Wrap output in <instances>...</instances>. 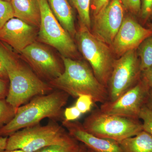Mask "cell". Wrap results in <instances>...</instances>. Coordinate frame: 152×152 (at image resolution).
I'll use <instances>...</instances> for the list:
<instances>
[{
	"instance_id": "1",
	"label": "cell",
	"mask_w": 152,
	"mask_h": 152,
	"mask_svg": "<svg viewBox=\"0 0 152 152\" xmlns=\"http://www.w3.org/2000/svg\"><path fill=\"white\" fill-rule=\"evenodd\" d=\"M69 96L66 93L58 90L33 98L29 102L20 107L12 119L0 129V137H9L22 129L40 124L46 118L53 121L61 119L63 108Z\"/></svg>"
},
{
	"instance_id": "2",
	"label": "cell",
	"mask_w": 152,
	"mask_h": 152,
	"mask_svg": "<svg viewBox=\"0 0 152 152\" xmlns=\"http://www.w3.org/2000/svg\"><path fill=\"white\" fill-rule=\"evenodd\" d=\"M62 58L64 72L50 82L49 85L52 88L63 91L74 98L88 95L95 102L102 104L107 102V89L98 80L87 64L71 58Z\"/></svg>"
},
{
	"instance_id": "3",
	"label": "cell",
	"mask_w": 152,
	"mask_h": 152,
	"mask_svg": "<svg viewBox=\"0 0 152 152\" xmlns=\"http://www.w3.org/2000/svg\"><path fill=\"white\" fill-rule=\"evenodd\" d=\"M4 65L10 82L6 99L16 113L20 107L33 98L53 91L50 85L19 62L8 50L5 56Z\"/></svg>"
},
{
	"instance_id": "4",
	"label": "cell",
	"mask_w": 152,
	"mask_h": 152,
	"mask_svg": "<svg viewBox=\"0 0 152 152\" xmlns=\"http://www.w3.org/2000/svg\"><path fill=\"white\" fill-rule=\"evenodd\" d=\"M77 141L63 126L53 120L45 126L39 124L12 134L8 137L6 150L35 152L48 146L66 145Z\"/></svg>"
},
{
	"instance_id": "5",
	"label": "cell",
	"mask_w": 152,
	"mask_h": 152,
	"mask_svg": "<svg viewBox=\"0 0 152 152\" xmlns=\"http://www.w3.org/2000/svg\"><path fill=\"white\" fill-rule=\"evenodd\" d=\"M82 124L87 132L96 137L118 142L143 131L140 119L104 113L99 109L93 111Z\"/></svg>"
},
{
	"instance_id": "6",
	"label": "cell",
	"mask_w": 152,
	"mask_h": 152,
	"mask_svg": "<svg viewBox=\"0 0 152 152\" xmlns=\"http://www.w3.org/2000/svg\"><path fill=\"white\" fill-rule=\"evenodd\" d=\"M79 49L91 65L95 77L107 89L115 59L107 44L80 25L75 35Z\"/></svg>"
},
{
	"instance_id": "7",
	"label": "cell",
	"mask_w": 152,
	"mask_h": 152,
	"mask_svg": "<svg viewBox=\"0 0 152 152\" xmlns=\"http://www.w3.org/2000/svg\"><path fill=\"white\" fill-rule=\"evenodd\" d=\"M41 22L38 37L41 42L56 49L62 57L71 58L77 54L72 37L60 24L51 10L48 0H38Z\"/></svg>"
},
{
	"instance_id": "8",
	"label": "cell",
	"mask_w": 152,
	"mask_h": 152,
	"mask_svg": "<svg viewBox=\"0 0 152 152\" xmlns=\"http://www.w3.org/2000/svg\"><path fill=\"white\" fill-rule=\"evenodd\" d=\"M140 61L137 49L115 60L107 87L109 102H113L135 86L141 80Z\"/></svg>"
},
{
	"instance_id": "9",
	"label": "cell",
	"mask_w": 152,
	"mask_h": 152,
	"mask_svg": "<svg viewBox=\"0 0 152 152\" xmlns=\"http://www.w3.org/2000/svg\"><path fill=\"white\" fill-rule=\"evenodd\" d=\"M150 89L141 79L135 86L115 100L101 104L100 110L107 114L139 119V114L145 105Z\"/></svg>"
},
{
	"instance_id": "10",
	"label": "cell",
	"mask_w": 152,
	"mask_h": 152,
	"mask_svg": "<svg viewBox=\"0 0 152 152\" xmlns=\"http://www.w3.org/2000/svg\"><path fill=\"white\" fill-rule=\"evenodd\" d=\"M124 10L120 0H110L94 16V34L105 43L111 45L124 18Z\"/></svg>"
},
{
	"instance_id": "11",
	"label": "cell",
	"mask_w": 152,
	"mask_h": 152,
	"mask_svg": "<svg viewBox=\"0 0 152 152\" xmlns=\"http://www.w3.org/2000/svg\"><path fill=\"white\" fill-rule=\"evenodd\" d=\"M21 53L36 73L50 82L64 72V68L53 53L42 44L34 42Z\"/></svg>"
},
{
	"instance_id": "12",
	"label": "cell",
	"mask_w": 152,
	"mask_h": 152,
	"mask_svg": "<svg viewBox=\"0 0 152 152\" xmlns=\"http://www.w3.org/2000/svg\"><path fill=\"white\" fill-rule=\"evenodd\" d=\"M152 35V31L144 27L131 16L124 17L122 24L111 45L112 51L121 57L137 49L140 44Z\"/></svg>"
},
{
	"instance_id": "13",
	"label": "cell",
	"mask_w": 152,
	"mask_h": 152,
	"mask_svg": "<svg viewBox=\"0 0 152 152\" xmlns=\"http://www.w3.org/2000/svg\"><path fill=\"white\" fill-rule=\"evenodd\" d=\"M36 36L35 27L18 18L11 19L0 29V40L20 53L35 42Z\"/></svg>"
},
{
	"instance_id": "14",
	"label": "cell",
	"mask_w": 152,
	"mask_h": 152,
	"mask_svg": "<svg viewBox=\"0 0 152 152\" xmlns=\"http://www.w3.org/2000/svg\"><path fill=\"white\" fill-rule=\"evenodd\" d=\"M62 123L72 137L95 152H124L118 142L90 134L78 121H68L64 119Z\"/></svg>"
},
{
	"instance_id": "15",
	"label": "cell",
	"mask_w": 152,
	"mask_h": 152,
	"mask_svg": "<svg viewBox=\"0 0 152 152\" xmlns=\"http://www.w3.org/2000/svg\"><path fill=\"white\" fill-rule=\"evenodd\" d=\"M15 17L39 27L41 13L38 0H11Z\"/></svg>"
},
{
	"instance_id": "16",
	"label": "cell",
	"mask_w": 152,
	"mask_h": 152,
	"mask_svg": "<svg viewBox=\"0 0 152 152\" xmlns=\"http://www.w3.org/2000/svg\"><path fill=\"white\" fill-rule=\"evenodd\" d=\"M49 5L57 20L70 35L75 36L77 31L72 10L67 0H48Z\"/></svg>"
},
{
	"instance_id": "17",
	"label": "cell",
	"mask_w": 152,
	"mask_h": 152,
	"mask_svg": "<svg viewBox=\"0 0 152 152\" xmlns=\"http://www.w3.org/2000/svg\"><path fill=\"white\" fill-rule=\"evenodd\" d=\"M118 142L124 152H152V136L143 130Z\"/></svg>"
},
{
	"instance_id": "18",
	"label": "cell",
	"mask_w": 152,
	"mask_h": 152,
	"mask_svg": "<svg viewBox=\"0 0 152 152\" xmlns=\"http://www.w3.org/2000/svg\"><path fill=\"white\" fill-rule=\"evenodd\" d=\"M142 71L152 66V35L144 40L137 49Z\"/></svg>"
},
{
	"instance_id": "19",
	"label": "cell",
	"mask_w": 152,
	"mask_h": 152,
	"mask_svg": "<svg viewBox=\"0 0 152 152\" xmlns=\"http://www.w3.org/2000/svg\"><path fill=\"white\" fill-rule=\"evenodd\" d=\"M78 13L80 25L91 29V19L90 18L91 0H72Z\"/></svg>"
},
{
	"instance_id": "20",
	"label": "cell",
	"mask_w": 152,
	"mask_h": 152,
	"mask_svg": "<svg viewBox=\"0 0 152 152\" xmlns=\"http://www.w3.org/2000/svg\"><path fill=\"white\" fill-rule=\"evenodd\" d=\"M16 112L6 99H0V129L12 119Z\"/></svg>"
},
{
	"instance_id": "21",
	"label": "cell",
	"mask_w": 152,
	"mask_h": 152,
	"mask_svg": "<svg viewBox=\"0 0 152 152\" xmlns=\"http://www.w3.org/2000/svg\"><path fill=\"white\" fill-rule=\"evenodd\" d=\"M80 143L77 141L66 145H55L48 146L35 152H77Z\"/></svg>"
},
{
	"instance_id": "22",
	"label": "cell",
	"mask_w": 152,
	"mask_h": 152,
	"mask_svg": "<svg viewBox=\"0 0 152 152\" xmlns=\"http://www.w3.org/2000/svg\"><path fill=\"white\" fill-rule=\"evenodd\" d=\"M14 17L13 9L10 2L0 0V29Z\"/></svg>"
},
{
	"instance_id": "23",
	"label": "cell",
	"mask_w": 152,
	"mask_h": 152,
	"mask_svg": "<svg viewBox=\"0 0 152 152\" xmlns=\"http://www.w3.org/2000/svg\"><path fill=\"white\" fill-rule=\"evenodd\" d=\"M139 119L142 121L143 130L152 136V110L144 106L139 114Z\"/></svg>"
},
{
	"instance_id": "24",
	"label": "cell",
	"mask_w": 152,
	"mask_h": 152,
	"mask_svg": "<svg viewBox=\"0 0 152 152\" xmlns=\"http://www.w3.org/2000/svg\"><path fill=\"white\" fill-rule=\"evenodd\" d=\"M94 102L89 95H82L78 97L75 106L82 114H85L91 111Z\"/></svg>"
},
{
	"instance_id": "25",
	"label": "cell",
	"mask_w": 152,
	"mask_h": 152,
	"mask_svg": "<svg viewBox=\"0 0 152 152\" xmlns=\"http://www.w3.org/2000/svg\"><path fill=\"white\" fill-rule=\"evenodd\" d=\"M142 24L147 23L152 18V0H141L140 13L139 16Z\"/></svg>"
},
{
	"instance_id": "26",
	"label": "cell",
	"mask_w": 152,
	"mask_h": 152,
	"mask_svg": "<svg viewBox=\"0 0 152 152\" xmlns=\"http://www.w3.org/2000/svg\"><path fill=\"white\" fill-rule=\"evenodd\" d=\"M125 10L134 15L139 17L141 7V0H120Z\"/></svg>"
},
{
	"instance_id": "27",
	"label": "cell",
	"mask_w": 152,
	"mask_h": 152,
	"mask_svg": "<svg viewBox=\"0 0 152 152\" xmlns=\"http://www.w3.org/2000/svg\"><path fill=\"white\" fill-rule=\"evenodd\" d=\"M82 114L75 106L67 107L64 112V119L68 121H76L81 116Z\"/></svg>"
},
{
	"instance_id": "28",
	"label": "cell",
	"mask_w": 152,
	"mask_h": 152,
	"mask_svg": "<svg viewBox=\"0 0 152 152\" xmlns=\"http://www.w3.org/2000/svg\"><path fill=\"white\" fill-rule=\"evenodd\" d=\"M7 50L0 44V78L8 81L7 73L4 65V60Z\"/></svg>"
},
{
	"instance_id": "29",
	"label": "cell",
	"mask_w": 152,
	"mask_h": 152,
	"mask_svg": "<svg viewBox=\"0 0 152 152\" xmlns=\"http://www.w3.org/2000/svg\"><path fill=\"white\" fill-rule=\"evenodd\" d=\"M110 1V0H91V7L94 16L104 7Z\"/></svg>"
},
{
	"instance_id": "30",
	"label": "cell",
	"mask_w": 152,
	"mask_h": 152,
	"mask_svg": "<svg viewBox=\"0 0 152 152\" xmlns=\"http://www.w3.org/2000/svg\"><path fill=\"white\" fill-rule=\"evenodd\" d=\"M141 79L148 85L150 88H152V66L142 71Z\"/></svg>"
},
{
	"instance_id": "31",
	"label": "cell",
	"mask_w": 152,
	"mask_h": 152,
	"mask_svg": "<svg viewBox=\"0 0 152 152\" xmlns=\"http://www.w3.org/2000/svg\"><path fill=\"white\" fill-rule=\"evenodd\" d=\"M7 81L0 78V99H6L8 94L9 87Z\"/></svg>"
},
{
	"instance_id": "32",
	"label": "cell",
	"mask_w": 152,
	"mask_h": 152,
	"mask_svg": "<svg viewBox=\"0 0 152 152\" xmlns=\"http://www.w3.org/2000/svg\"><path fill=\"white\" fill-rule=\"evenodd\" d=\"M8 137H0V152L6 150Z\"/></svg>"
},
{
	"instance_id": "33",
	"label": "cell",
	"mask_w": 152,
	"mask_h": 152,
	"mask_svg": "<svg viewBox=\"0 0 152 152\" xmlns=\"http://www.w3.org/2000/svg\"><path fill=\"white\" fill-rule=\"evenodd\" d=\"M145 106L152 110V88L150 89Z\"/></svg>"
},
{
	"instance_id": "34",
	"label": "cell",
	"mask_w": 152,
	"mask_h": 152,
	"mask_svg": "<svg viewBox=\"0 0 152 152\" xmlns=\"http://www.w3.org/2000/svg\"><path fill=\"white\" fill-rule=\"evenodd\" d=\"M80 143V148L77 152H88V148L84 144Z\"/></svg>"
},
{
	"instance_id": "35",
	"label": "cell",
	"mask_w": 152,
	"mask_h": 152,
	"mask_svg": "<svg viewBox=\"0 0 152 152\" xmlns=\"http://www.w3.org/2000/svg\"><path fill=\"white\" fill-rule=\"evenodd\" d=\"M1 152H26L24 151H23L21 150H11V151H9V150H4L3 151Z\"/></svg>"
},
{
	"instance_id": "36",
	"label": "cell",
	"mask_w": 152,
	"mask_h": 152,
	"mask_svg": "<svg viewBox=\"0 0 152 152\" xmlns=\"http://www.w3.org/2000/svg\"><path fill=\"white\" fill-rule=\"evenodd\" d=\"M147 26L148 27V28H150L152 31V23H147Z\"/></svg>"
},
{
	"instance_id": "37",
	"label": "cell",
	"mask_w": 152,
	"mask_h": 152,
	"mask_svg": "<svg viewBox=\"0 0 152 152\" xmlns=\"http://www.w3.org/2000/svg\"><path fill=\"white\" fill-rule=\"evenodd\" d=\"M88 152H95L94 151H93V150H92L91 149L89 148H88Z\"/></svg>"
},
{
	"instance_id": "38",
	"label": "cell",
	"mask_w": 152,
	"mask_h": 152,
	"mask_svg": "<svg viewBox=\"0 0 152 152\" xmlns=\"http://www.w3.org/2000/svg\"><path fill=\"white\" fill-rule=\"evenodd\" d=\"M5 1H10V2L11 1V0H5Z\"/></svg>"
},
{
	"instance_id": "39",
	"label": "cell",
	"mask_w": 152,
	"mask_h": 152,
	"mask_svg": "<svg viewBox=\"0 0 152 152\" xmlns=\"http://www.w3.org/2000/svg\"><path fill=\"white\" fill-rule=\"evenodd\" d=\"M151 20H152V18L151 19Z\"/></svg>"
}]
</instances>
